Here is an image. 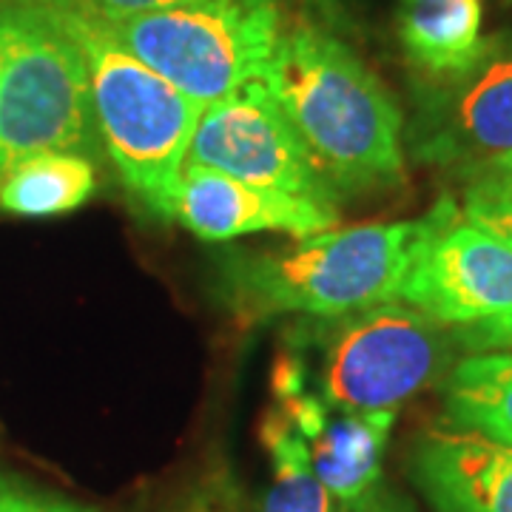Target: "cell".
I'll return each instance as SVG.
<instances>
[{
    "instance_id": "cell-1",
    "label": "cell",
    "mask_w": 512,
    "mask_h": 512,
    "mask_svg": "<svg viewBox=\"0 0 512 512\" xmlns=\"http://www.w3.org/2000/svg\"><path fill=\"white\" fill-rule=\"evenodd\" d=\"M259 80L336 200L404 183L402 111L348 43L316 23H296Z\"/></svg>"
},
{
    "instance_id": "cell-2",
    "label": "cell",
    "mask_w": 512,
    "mask_h": 512,
    "mask_svg": "<svg viewBox=\"0 0 512 512\" xmlns=\"http://www.w3.org/2000/svg\"><path fill=\"white\" fill-rule=\"evenodd\" d=\"M80 46L94 117L126 188L160 220H174L202 106L148 69L86 0H40Z\"/></svg>"
},
{
    "instance_id": "cell-3",
    "label": "cell",
    "mask_w": 512,
    "mask_h": 512,
    "mask_svg": "<svg viewBox=\"0 0 512 512\" xmlns=\"http://www.w3.org/2000/svg\"><path fill=\"white\" fill-rule=\"evenodd\" d=\"M424 217L330 228L288 248L237 256L225 268V299L239 316L339 319L396 302Z\"/></svg>"
},
{
    "instance_id": "cell-4",
    "label": "cell",
    "mask_w": 512,
    "mask_h": 512,
    "mask_svg": "<svg viewBox=\"0 0 512 512\" xmlns=\"http://www.w3.org/2000/svg\"><path fill=\"white\" fill-rule=\"evenodd\" d=\"M0 177L43 151L89 154L100 128L80 46L40 0H0Z\"/></svg>"
},
{
    "instance_id": "cell-5",
    "label": "cell",
    "mask_w": 512,
    "mask_h": 512,
    "mask_svg": "<svg viewBox=\"0 0 512 512\" xmlns=\"http://www.w3.org/2000/svg\"><path fill=\"white\" fill-rule=\"evenodd\" d=\"M109 23L148 69L202 109L259 80L285 32L279 0H194Z\"/></svg>"
},
{
    "instance_id": "cell-6",
    "label": "cell",
    "mask_w": 512,
    "mask_h": 512,
    "mask_svg": "<svg viewBox=\"0 0 512 512\" xmlns=\"http://www.w3.org/2000/svg\"><path fill=\"white\" fill-rule=\"evenodd\" d=\"M313 396L330 413L396 410L450 367L453 336L402 299L330 319L316 336Z\"/></svg>"
},
{
    "instance_id": "cell-7",
    "label": "cell",
    "mask_w": 512,
    "mask_h": 512,
    "mask_svg": "<svg viewBox=\"0 0 512 512\" xmlns=\"http://www.w3.org/2000/svg\"><path fill=\"white\" fill-rule=\"evenodd\" d=\"M407 143L419 163L461 180L512 160V35L484 37L461 72L421 83Z\"/></svg>"
},
{
    "instance_id": "cell-8",
    "label": "cell",
    "mask_w": 512,
    "mask_h": 512,
    "mask_svg": "<svg viewBox=\"0 0 512 512\" xmlns=\"http://www.w3.org/2000/svg\"><path fill=\"white\" fill-rule=\"evenodd\" d=\"M399 299L444 328H470L512 313V248L441 197L424 214Z\"/></svg>"
},
{
    "instance_id": "cell-9",
    "label": "cell",
    "mask_w": 512,
    "mask_h": 512,
    "mask_svg": "<svg viewBox=\"0 0 512 512\" xmlns=\"http://www.w3.org/2000/svg\"><path fill=\"white\" fill-rule=\"evenodd\" d=\"M188 163L217 168L259 188H274L333 214H339L342 205L313 168L262 80L245 83L202 109Z\"/></svg>"
},
{
    "instance_id": "cell-10",
    "label": "cell",
    "mask_w": 512,
    "mask_h": 512,
    "mask_svg": "<svg viewBox=\"0 0 512 512\" xmlns=\"http://www.w3.org/2000/svg\"><path fill=\"white\" fill-rule=\"evenodd\" d=\"M174 220L208 242L282 231L313 237L339 225V214L274 188L242 183L208 165L185 163Z\"/></svg>"
},
{
    "instance_id": "cell-11",
    "label": "cell",
    "mask_w": 512,
    "mask_h": 512,
    "mask_svg": "<svg viewBox=\"0 0 512 512\" xmlns=\"http://www.w3.org/2000/svg\"><path fill=\"white\" fill-rule=\"evenodd\" d=\"M413 478L433 512H512V447L467 430H430L413 450Z\"/></svg>"
},
{
    "instance_id": "cell-12",
    "label": "cell",
    "mask_w": 512,
    "mask_h": 512,
    "mask_svg": "<svg viewBox=\"0 0 512 512\" xmlns=\"http://www.w3.org/2000/svg\"><path fill=\"white\" fill-rule=\"evenodd\" d=\"M396 410L328 413L308 441L313 470L339 512L362 501L382 481L384 450Z\"/></svg>"
},
{
    "instance_id": "cell-13",
    "label": "cell",
    "mask_w": 512,
    "mask_h": 512,
    "mask_svg": "<svg viewBox=\"0 0 512 512\" xmlns=\"http://www.w3.org/2000/svg\"><path fill=\"white\" fill-rule=\"evenodd\" d=\"M481 0H402L399 35L424 77L461 72L481 52Z\"/></svg>"
},
{
    "instance_id": "cell-14",
    "label": "cell",
    "mask_w": 512,
    "mask_h": 512,
    "mask_svg": "<svg viewBox=\"0 0 512 512\" xmlns=\"http://www.w3.org/2000/svg\"><path fill=\"white\" fill-rule=\"evenodd\" d=\"M444 410L450 427L512 447L510 350H484L461 359L444 379Z\"/></svg>"
},
{
    "instance_id": "cell-15",
    "label": "cell",
    "mask_w": 512,
    "mask_h": 512,
    "mask_svg": "<svg viewBox=\"0 0 512 512\" xmlns=\"http://www.w3.org/2000/svg\"><path fill=\"white\" fill-rule=\"evenodd\" d=\"M94 185V165L83 154L43 151L3 171L0 208L18 217H55L80 208Z\"/></svg>"
},
{
    "instance_id": "cell-16",
    "label": "cell",
    "mask_w": 512,
    "mask_h": 512,
    "mask_svg": "<svg viewBox=\"0 0 512 512\" xmlns=\"http://www.w3.org/2000/svg\"><path fill=\"white\" fill-rule=\"evenodd\" d=\"M262 444L274 467L262 512H336V501L313 470L308 441L279 407L262 421Z\"/></svg>"
},
{
    "instance_id": "cell-17",
    "label": "cell",
    "mask_w": 512,
    "mask_h": 512,
    "mask_svg": "<svg viewBox=\"0 0 512 512\" xmlns=\"http://www.w3.org/2000/svg\"><path fill=\"white\" fill-rule=\"evenodd\" d=\"M461 214L467 220L504 239L512 248V191H498L487 185H464V205Z\"/></svg>"
},
{
    "instance_id": "cell-18",
    "label": "cell",
    "mask_w": 512,
    "mask_h": 512,
    "mask_svg": "<svg viewBox=\"0 0 512 512\" xmlns=\"http://www.w3.org/2000/svg\"><path fill=\"white\" fill-rule=\"evenodd\" d=\"M453 339H458L464 348L484 353V350H512V313L487 319L470 328H456Z\"/></svg>"
},
{
    "instance_id": "cell-19",
    "label": "cell",
    "mask_w": 512,
    "mask_h": 512,
    "mask_svg": "<svg viewBox=\"0 0 512 512\" xmlns=\"http://www.w3.org/2000/svg\"><path fill=\"white\" fill-rule=\"evenodd\" d=\"M0 512H97L89 507H80L72 501H60V498H43V495L26 493L12 484L0 481Z\"/></svg>"
},
{
    "instance_id": "cell-20",
    "label": "cell",
    "mask_w": 512,
    "mask_h": 512,
    "mask_svg": "<svg viewBox=\"0 0 512 512\" xmlns=\"http://www.w3.org/2000/svg\"><path fill=\"white\" fill-rule=\"evenodd\" d=\"M86 3L106 20H126L137 18V15H148V12L174 9V6H183V3H194V0H86Z\"/></svg>"
},
{
    "instance_id": "cell-21",
    "label": "cell",
    "mask_w": 512,
    "mask_h": 512,
    "mask_svg": "<svg viewBox=\"0 0 512 512\" xmlns=\"http://www.w3.org/2000/svg\"><path fill=\"white\" fill-rule=\"evenodd\" d=\"M345 512H413V507L404 501L402 495H396L393 490L379 484L376 490H370L362 501H356Z\"/></svg>"
},
{
    "instance_id": "cell-22",
    "label": "cell",
    "mask_w": 512,
    "mask_h": 512,
    "mask_svg": "<svg viewBox=\"0 0 512 512\" xmlns=\"http://www.w3.org/2000/svg\"><path fill=\"white\" fill-rule=\"evenodd\" d=\"M467 183L487 185V188H498V191H512V160H501V163L478 171V174L464 180V185Z\"/></svg>"
},
{
    "instance_id": "cell-23",
    "label": "cell",
    "mask_w": 512,
    "mask_h": 512,
    "mask_svg": "<svg viewBox=\"0 0 512 512\" xmlns=\"http://www.w3.org/2000/svg\"><path fill=\"white\" fill-rule=\"evenodd\" d=\"M311 9H316L319 15H325V18H330V15H336V6H339V0H305Z\"/></svg>"
},
{
    "instance_id": "cell-24",
    "label": "cell",
    "mask_w": 512,
    "mask_h": 512,
    "mask_svg": "<svg viewBox=\"0 0 512 512\" xmlns=\"http://www.w3.org/2000/svg\"><path fill=\"white\" fill-rule=\"evenodd\" d=\"M194 512H228V510H222V507H217V504H205V507H197Z\"/></svg>"
},
{
    "instance_id": "cell-25",
    "label": "cell",
    "mask_w": 512,
    "mask_h": 512,
    "mask_svg": "<svg viewBox=\"0 0 512 512\" xmlns=\"http://www.w3.org/2000/svg\"><path fill=\"white\" fill-rule=\"evenodd\" d=\"M0 60H3V12H0Z\"/></svg>"
},
{
    "instance_id": "cell-26",
    "label": "cell",
    "mask_w": 512,
    "mask_h": 512,
    "mask_svg": "<svg viewBox=\"0 0 512 512\" xmlns=\"http://www.w3.org/2000/svg\"><path fill=\"white\" fill-rule=\"evenodd\" d=\"M510 353H512V350H510Z\"/></svg>"
}]
</instances>
